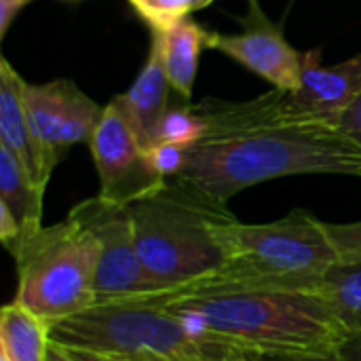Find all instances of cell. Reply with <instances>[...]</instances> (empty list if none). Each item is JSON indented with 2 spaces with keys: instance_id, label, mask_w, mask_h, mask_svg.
<instances>
[{
  "instance_id": "cell-10",
  "label": "cell",
  "mask_w": 361,
  "mask_h": 361,
  "mask_svg": "<svg viewBox=\"0 0 361 361\" xmlns=\"http://www.w3.org/2000/svg\"><path fill=\"white\" fill-rule=\"evenodd\" d=\"M322 59V49L302 53L300 87L283 93L294 110L336 123L361 93V53L336 66H324Z\"/></svg>"
},
{
  "instance_id": "cell-19",
  "label": "cell",
  "mask_w": 361,
  "mask_h": 361,
  "mask_svg": "<svg viewBox=\"0 0 361 361\" xmlns=\"http://www.w3.org/2000/svg\"><path fill=\"white\" fill-rule=\"evenodd\" d=\"M203 131H205V125L201 116L197 114L195 106L169 108L161 123L157 144H178V146L188 148L201 140Z\"/></svg>"
},
{
  "instance_id": "cell-5",
  "label": "cell",
  "mask_w": 361,
  "mask_h": 361,
  "mask_svg": "<svg viewBox=\"0 0 361 361\" xmlns=\"http://www.w3.org/2000/svg\"><path fill=\"white\" fill-rule=\"evenodd\" d=\"M51 341L66 349L112 355L148 353L167 361H262L256 351L203 336L146 298L93 307L51 326Z\"/></svg>"
},
{
  "instance_id": "cell-3",
  "label": "cell",
  "mask_w": 361,
  "mask_h": 361,
  "mask_svg": "<svg viewBox=\"0 0 361 361\" xmlns=\"http://www.w3.org/2000/svg\"><path fill=\"white\" fill-rule=\"evenodd\" d=\"M216 237L224 264L212 279L192 288L311 292L338 262L326 222L305 209H294L269 224H243L226 214L216 224Z\"/></svg>"
},
{
  "instance_id": "cell-1",
  "label": "cell",
  "mask_w": 361,
  "mask_h": 361,
  "mask_svg": "<svg viewBox=\"0 0 361 361\" xmlns=\"http://www.w3.org/2000/svg\"><path fill=\"white\" fill-rule=\"evenodd\" d=\"M195 110L205 131L169 182L212 205L226 207L237 192L286 176L361 178V144L336 123L294 110L283 91L247 102L209 97Z\"/></svg>"
},
{
  "instance_id": "cell-26",
  "label": "cell",
  "mask_w": 361,
  "mask_h": 361,
  "mask_svg": "<svg viewBox=\"0 0 361 361\" xmlns=\"http://www.w3.org/2000/svg\"><path fill=\"white\" fill-rule=\"evenodd\" d=\"M131 361H167L163 357H157V355H148V353H137V355H125Z\"/></svg>"
},
{
  "instance_id": "cell-8",
  "label": "cell",
  "mask_w": 361,
  "mask_h": 361,
  "mask_svg": "<svg viewBox=\"0 0 361 361\" xmlns=\"http://www.w3.org/2000/svg\"><path fill=\"white\" fill-rule=\"evenodd\" d=\"M89 146L99 176L97 197L104 201L129 207L167 184L114 97L104 106V116Z\"/></svg>"
},
{
  "instance_id": "cell-17",
  "label": "cell",
  "mask_w": 361,
  "mask_h": 361,
  "mask_svg": "<svg viewBox=\"0 0 361 361\" xmlns=\"http://www.w3.org/2000/svg\"><path fill=\"white\" fill-rule=\"evenodd\" d=\"M23 102L30 127L44 150L49 163L55 167L63 157L59 152V133L63 118V87L61 80L23 87Z\"/></svg>"
},
{
  "instance_id": "cell-13",
  "label": "cell",
  "mask_w": 361,
  "mask_h": 361,
  "mask_svg": "<svg viewBox=\"0 0 361 361\" xmlns=\"http://www.w3.org/2000/svg\"><path fill=\"white\" fill-rule=\"evenodd\" d=\"M169 87L161 59L150 49L148 59L129 91L114 97L146 150L157 146L161 123L169 110Z\"/></svg>"
},
{
  "instance_id": "cell-6",
  "label": "cell",
  "mask_w": 361,
  "mask_h": 361,
  "mask_svg": "<svg viewBox=\"0 0 361 361\" xmlns=\"http://www.w3.org/2000/svg\"><path fill=\"white\" fill-rule=\"evenodd\" d=\"M13 258L15 302L49 326L95 307L99 245L72 209L61 222L42 226Z\"/></svg>"
},
{
  "instance_id": "cell-29",
  "label": "cell",
  "mask_w": 361,
  "mask_h": 361,
  "mask_svg": "<svg viewBox=\"0 0 361 361\" xmlns=\"http://www.w3.org/2000/svg\"><path fill=\"white\" fill-rule=\"evenodd\" d=\"M317 361H336V360H317Z\"/></svg>"
},
{
  "instance_id": "cell-11",
  "label": "cell",
  "mask_w": 361,
  "mask_h": 361,
  "mask_svg": "<svg viewBox=\"0 0 361 361\" xmlns=\"http://www.w3.org/2000/svg\"><path fill=\"white\" fill-rule=\"evenodd\" d=\"M42 195L19 159L0 144V239L13 256L42 228Z\"/></svg>"
},
{
  "instance_id": "cell-27",
  "label": "cell",
  "mask_w": 361,
  "mask_h": 361,
  "mask_svg": "<svg viewBox=\"0 0 361 361\" xmlns=\"http://www.w3.org/2000/svg\"><path fill=\"white\" fill-rule=\"evenodd\" d=\"M322 357H264L262 361H317Z\"/></svg>"
},
{
  "instance_id": "cell-2",
  "label": "cell",
  "mask_w": 361,
  "mask_h": 361,
  "mask_svg": "<svg viewBox=\"0 0 361 361\" xmlns=\"http://www.w3.org/2000/svg\"><path fill=\"white\" fill-rule=\"evenodd\" d=\"M142 298L197 334L226 341L262 357L336 360L349 338L311 292L190 288Z\"/></svg>"
},
{
  "instance_id": "cell-20",
  "label": "cell",
  "mask_w": 361,
  "mask_h": 361,
  "mask_svg": "<svg viewBox=\"0 0 361 361\" xmlns=\"http://www.w3.org/2000/svg\"><path fill=\"white\" fill-rule=\"evenodd\" d=\"M326 231L336 247L338 260H361V220L351 224H328Z\"/></svg>"
},
{
  "instance_id": "cell-16",
  "label": "cell",
  "mask_w": 361,
  "mask_h": 361,
  "mask_svg": "<svg viewBox=\"0 0 361 361\" xmlns=\"http://www.w3.org/2000/svg\"><path fill=\"white\" fill-rule=\"evenodd\" d=\"M51 347V326L17 305H6L0 313V361H47Z\"/></svg>"
},
{
  "instance_id": "cell-9",
  "label": "cell",
  "mask_w": 361,
  "mask_h": 361,
  "mask_svg": "<svg viewBox=\"0 0 361 361\" xmlns=\"http://www.w3.org/2000/svg\"><path fill=\"white\" fill-rule=\"evenodd\" d=\"M241 34L207 32L205 47L228 55L256 72L277 91H296L302 76V53H298L262 11L258 0H250V11L239 19Z\"/></svg>"
},
{
  "instance_id": "cell-12",
  "label": "cell",
  "mask_w": 361,
  "mask_h": 361,
  "mask_svg": "<svg viewBox=\"0 0 361 361\" xmlns=\"http://www.w3.org/2000/svg\"><path fill=\"white\" fill-rule=\"evenodd\" d=\"M23 87L25 80L8 63V59L2 57L0 59V144L19 159L23 169L30 173L32 182L40 190H44L55 167L49 163L44 150L40 148L30 127L25 102H23Z\"/></svg>"
},
{
  "instance_id": "cell-28",
  "label": "cell",
  "mask_w": 361,
  "mask_h": 361,
  "mask_svg": "<svg viewBox=\"0 0 361 361\" xmlns=\"http://www.w3.org/2000/svg\"><path fill=\"white\" fill-rule=\"evenodd\" d=\"M212 2H214V0H205V4H212Z\"/></svg>"
},
{
  "instance_id": "cell-7",
  "label": "cell",
  "mask_w": 361,
  "mask_h": 361,
  "mask_svg": "<svg viewBox=\"0 0 361 361\" xmlns=\"http://www.w3.org/2000/svg\"><path fill=\"white\" fill-rule=\"evenodd\" d=\"M72 212L87 224L99 245L95 307L159 294L140 260L133 222L125 205L93 197L74 205Z\"/></svg>"
},
{
  "instance_id": "cell-24",
  "label": "cell",
  "mask_w": 361,
  "mask_h": 361,
  "mask_svg": "<svg viewBox=\"0 0 361 361\" xmlns=\"http://www.w3.org/2000/svg\"><path fill=\"white\" fill-rule=\"evenodd\" d=\"M336 361H361V334L349 336L341 347Z\"/></svg>"
},
{
  "instance_id": "cell-25",
  "label": "cell",
  "mask_w": 361,
  "mask_h": 361,
  "mask_svg": "<svg viewBox=\"0 0 361 361\" xmlns=\"http://www.w3.org/2000/svg\"><path fill=\"white\" fill-rule=\"evenodd\" d=\"M47 361H74V357L61 347V345H57V343H53L51 341V347H49V357Z\"/></svg>"
},
{
  "instance_id": "cell-4",
  "label": "cell",
  "mask_w": 361,
  "mask_h": 361,
  "mask_svg": "<svg viewBox=\"0 0 361 361\" xmlns=\"http://www.w3.org/2000/svg\"><path fill=\"white\" fill-rule=\"evenodd\" d=\"M135 247L157 292H173L212 279L224 264L216 224L231 214L190 190L167 182L159 192L131 203Z\"/></svg>"
},
{
  "instance_id": "cell-18",
  "label": "cell",
  "mask_w": 361,
  "mask_h": 361,
  "mask_svg": "<svg viewBox=\"0 0 361 361\" xmlns=\"http://www.w3.org/2000/svg\"><path fill=\"white\" fill-rule=\"evenodd\" d=\"M135 13L148 23L152 32L169 30L176 23L188 19L197 8L207 6L205 0H127Z\"/></svg>"
},
{
  "instance_id": "cell-22",
  "label": "cell",
  "mask_w": 361,
  "mask_h": 361,
  "mask_svg": "<svg viewBox=\"0 0 361 361\" xmlns=\"http://www.w3.org/2000/svg\"><path fill=\"white\" fill-rule=\"evenodd\" d=\"M32 0H0V36H4L17 13Z\"/></svg>"
},
{
  "instance_id": "cell-23",
  "label": "cell",
  "mask_w": 361,
  "mask_h": 361,
  "mask_svg": "<svg viewBox=\"0 0 361 361\" xmlns=\"http://www.w3.org/2000/svg\"><path fill=\"white\" fill-rule=\"evenodd\" d=\"M66 351L74 357V361H131L129 357H125V355L95 353V351H85V349H66Z\"/></svg>"
},
{
  "instance_id": "cell-15",
  "label": "cell",
  "mask_w": 361,
  "mask_h": 361,
  "mask_svg": "<svg viewBox=\"0 0 361 361\" xmlns=\"http://www.w3.org/2000/svg\"><path fill=\"white\" fill-rule=\"evenodd\" d=\"M349 336L361 334V260H338L311 290Z\"/></svg>"
},
{
  "instance_id": "cell-21",
  "label": "cell",
  "mask_w": 361,
  "mask_h": 361,
  "mask_svg": "<svg viewBox=\"0 0 361 361\" xmlns=\"http://www.w3.org/2000/svg\"><path fill=\"white\" fill-rule=\"evenodd\" d=\"M336 125L349 137H353L357 144H361V93L353 99V104L341 114V118L336 121Z\"/></svg>"
},
{
  "instance_id": "cell-14",
  "label": "cell",
  "mask_w": 361,
  "mask_h": 361,
  "mask_svg": "<svg viewBox=\"0 0 361 361\" xmlns=\"http://www.w3.org/2000/svg\"><path fill=\"white\" fill-rule=\"evenodd\" d=\"M205 36L207 32L190 17L169 30L152 32L150 49L159 55L171 89H176L186 99L192 95L199 70V55L205 47Z\"/></svg>"
}]
</instances>
